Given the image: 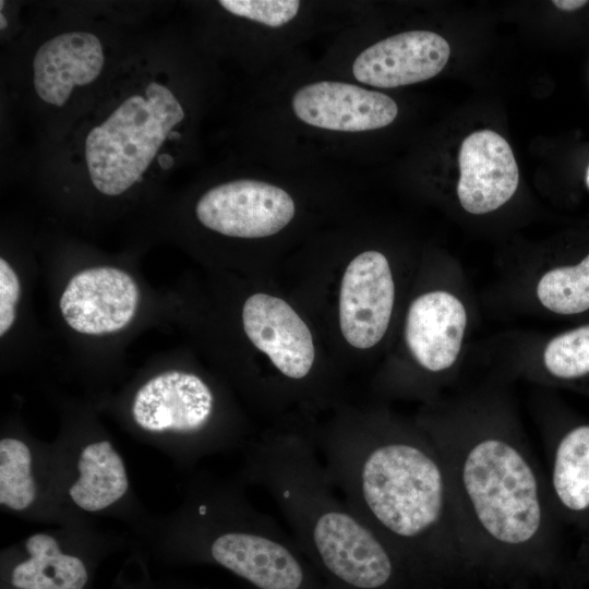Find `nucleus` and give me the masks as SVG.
<instances>
[{
    "label": "nucleus",
    "mask_w": 589,
    "mask_h": 589,
    "mask_svg": "<svg viewBox=\"0 0 589 589\" xmlns=\"http://www.w3.org/2000/svg\"><path fill=\"white\" fill-rule=\"evenodd\" d=\"M395 285L387 259L365 251L347 266L339 293V324L346 341L358 349L375 346L393 312Z\"/></svg>",
    "instance_id": "6e6552de"
},
{
    "label": "nucleus",
    "mask_w": 589,
    "mask_h": 589,
    "mask_svg": "<svg viewBox=\"0 0 589 589\" xmlns=\"http://www.w3.org/2000/svg\"><path fill=\"white\" fill-rule=\"evenodd\" d=\"M457 195L470 214H486L505 204L516 192L519 170L508 142L491 130L469 134L458 156Z\"/></svg>",
    "instance_id": "ddd939ff"
},
{
    "label": "nucleus",
    "mask_w": 589,
    "mask_h": 589,
    "mask_svg": "<svg viewBox=\"0 0 589 589\" xmlns=\"http://www.w3.org/2000/svg\"><path fill=\"white\" fill-rule=\"evenodd\" d=\"M208 555L259 589H315L293 537L268 515L245 507L209 539Z\"/></svg>",
    "instance_id": "39448f33"
},
{
    "label": "nucleus",
    "mask_w": 589,
    "mask_h": 589,
    "mask_svg": "<svg viewBox=\"0 0 589 589\" xmlns=\"http://www.w3.org/2000/svg\"><path fill=\"white\" fill-rule=\"evenodd\" d=\"M546 458L545 480L558 520L589 532V423L565 430Z\"/></svg>",
    "instance_id": "dca6fc26"
},
{
    "label": "nucleus",
    "mask_w": 589,
    "mask_h": 589,
    "mask_svg": "<svg viewBox=\"0 0 589 589\" xmlns=\"http://www.w3.org/2000/svg\"><path fill=\"white\" fill-rule=\"evenodd\" d=\"M252 479L285 517L302 553L340 589L422 587L393 548L337 494L312 437L267 435L250 460Z\"/></svg>",
    "instance_id": "7ed1b4c3"
},
{
    "label": "nucleus",
    "mask_w": 589,
    "mask_h": 589,
    "mask_svg": "<svg viewBox=\"0 0 589 589\" xmlns=\"http://www.w3.org/2000/svg\"><path fill=\"white\" fill-rule=\"evenodd\" d=\"M28 558L11 573L16 589H84L88 575L76 556L61 552L55 538L36 533L26 541Z\"/></svg>",
    "instance_id": "a211bd4d"
},
{
    "label": "nucleus",
    "mask_w": 589,
    "mask_h": 589,
    "mask_svg": "<svg viewBox=\"0 0 589 589\" xmlns=\"http://www.w3.org/2000/svg\"><path fill=\"white\" fill-rule=\"evenodd\" d=\"M543 364L560 381H576L589 375V324L552 338L543 352Z\"/></svg>",
    "instance_id": "412c9836"
},
{
    "label": "nucleus",
    "mask_w": 589,
    "mask_h": 589,
    "mask_svg": "<svg viewBox=\"0 0 589 589\" xmlns=\"http://www.w3.org/2000/svg\"><path fill=\"white\" fill-rule=\"evenodd\" d=\"M141 290L134 277L116 266L76 272L59 298V311L75 333L105 336L128 327L136 316Z\"/></svg>",
    "instance_id": "423d86ee"
},
{
    "label": "nucleus",
    "mask_w": 589,
    "mask_h": 589,
    "mask_svg": "<svg viewBox=\"0 0 589 589\" xmlns=\"http://www.w3.org/2000/svg\"><path fill=\"white\" fill-rule=\"evenodd\" d=\"M586 183H587V187L589 188V167L586 175Z\"/></svg>",
    "instance_id": "cd10ccee"
},
{
    "label": "nucleus",
    "mask_w": 589,
    "mask_h": 589,
    "mask_svg": "<svg viewBox=\"0 0 589 589\" xmlns=\"http://www.w3.org/2000/svg\"><path fill=\"white\" fill-rule=\"evenodd\" d=\"M552 3L563 11H574L588 3L586 0H554Z\"/></svg>",
    "instance_id": "b1692460"
},
{
    "label": "nucleus",
    "mask_w": 589,
    "mask_h": 589,
    "mask_svg": "<svg viewBox=\"0 0 589 589\" xmlns=\"http://www.w3.org/2000/svg\"><path fill=\"white\" fill-rule=\"evenodd\" d=\"M158 164L163 169H169L173 165V158L169 154L158 156Z\"/></svg>",
    "instance_id": "393cba45"
},
{
    "label": "nucleus",
    "mask_w": 589,
    "mask_h": 589,
    "mask_svg": "<svg viewBox=\"0 0 589 589\" xmlns=\"http://www.w3.org/2000/svg\"><path fill=\"white\" fill-rule=\"evenodd\" d=\"M450 47L430 31L404 32L364 49L352 64L357 81L380 88L432 79L446 65Z\"/></svg>",
    "instance_id": "f8f14e48"
},
{
    "label": "nucleus",
    "mask_w": 589,
    "mask_h": 589,
    "mask_svg": "<svg viewBox=\"0 0 589 589\" xmlns=\"http://www.w3.org/2000/svg\"><path fill=\"white\" fill-rule=\"evenodd\" d=\"M100 40L88 32H69L43 44L33 61L34 86L46 103L62 106L74 86L94 82L104 67Z\"/></svg>",
    "instance_id": "2eb2a0df"
},
{
    "label": "nucleus",
    "mask_w": 589,
    "mask_h": 589,
    "mask_svg": "<svg viewBox=\"0 0 589 589\" xmlns=\"http://www.w3.org/2000/svg\"><path fill=\"white\" fill-rule=\"evenodd\" d=\"M146 97L125 99L85 141V158L94 187L117 196L142 179L184 111L172 92L149 83Z\"/></svg>",
    "instance_id": "20e7f679"
},
{
    "label": "nucleus",
    "mask_w": 589,
    "mask_h": 589,
    "mask_svg": "<svg viewBox=\"0 0 589 589\" xmlns=\"http://www.w3.org/2000/svg\"><path fill=\"white\" fill-rule=\"evenodd\" d=\"M0 19H1V27H0V28L3 29V28L7 27L8 22H7V20L4 19V16H3L2 13L0 14Z\"/></svg>",
    "instance_id": "a878e982"
},
{
    "label": "nucleus",
    "mask_w": 589,
    "mask_h": 589,
    "mask_svg": "<svg viewBox=\"0 0 589 589\" xmlns=\"http://www.w3.org/2000/svg\"><path fill=\"white\" fill-rule=\"evenodd\" d=\"M215 395L199 375L171 370L148 380L136 392L132 416L149 432L196 434L211 423Z\"/></svg>",
    "instance_id": "1a4fd4ad"
},
{
    "label": "nucleus",
    "mask_w": 589,
    "mask_h": 589,
    "mask_svg": "<svg viewBox=\"0 0 589 589\" xmlns=\"http://www.w3.org/2000/svg\"><path fill=\"white\" fill-rule=\"evenodd\" d=\"M478 575L516 584L556 568L560 525L531 450L498 432H432Z\"/></svg>",
    "instance_id": "f03ea898"
},
{
    "label": "nucleus",
    "mask_w": 589,
    "mask_h": 589,
    "mask_svg": "<svg viewBox=\"0 0 589 589\" xmlns=\"http://www.w3.org/2000/svg\"><path fill=\"white\" fill-rule=\"evenodd\" d=\"M21 280L13 266L0 259V336L12 328L16 318V306L21 298Z\"/></svg>",
    "instance_id": "5701e85b"
},
{
    "label": "nucleus",
    "mask_w": 589,
    "mask_h": 589,
    "mask_svg": "<svg viewBox=\"0 0 589 589\" xmlns=\"http://www.w3.org/2000/svg\"><path fill=\"white\" fill-rule=\"evenodd\" d=\"M77 469L80 476L69 494L84 510H101L120 500L128 490L124 464L108 441L85 446Z\"/></svg>",
    "instance_id": "f3484780"
},
{
    "label": "nucleus",
    "mask_w": 589,
    "mask_h": 589,
    "mask_svg": "<svg viewBox=\"0 0 589 589\" xmlns=\"http://www.w3.org/2000/svg\"><path fill=\"white\" fill-rule=\"evenodd\" d=\"M241 317L249 340L285 377L302 381L310 374L315 358L311 332L285 300L254 293L245 300Z\"/></svg>",
    "instance_id": "9d476101"
},
{
    "label": "nucleus",
    "mask_w": 589,
    "mask_h": 589,
    "mask_svg": "<svg viewBox=\"0 0 589 589\" xmlns=\"http://www.w3.org/2000/svg\"><path fill=\"white\" fill-rule=\"evenodd\" d=\"M314 443L338 493L422 588L442 589L477 575L445 464L430 436L352 423Z\"/></svg>",
    "instance_id": "f257e3e1"
},
{
    "label": "nucleus",
    "mask_w": 589,
    "mask_h": 589,
    "mask_svg": "<svg viewBox=\"0 0 589 589\" xmlns=\"http://www.w3.org/2000/svg\"><path fill=\"white\" fill-rule=\"evenodd\" d=\"M537 296L544 308L557 314L589 310V254L577 265L546 272L538 283Z\"/></svg>",
    "instance_id": "6ab92c4d"
},
{
    "label": "nucleus",
    "mask_w": 589,
    "mask_h": 589,
    "mask_svg": "<svg viewBox=\"0 0 589 589\" xmlns=\"http://www.w3.org/2000/svg\"><path fill=\"white\" fill-rule=\"evenodd\" d=\"M466 325V309L457 297L447 291H431L410 304L405 339L421 368L442 372L457 360Z\"/></svg>",
    "instance_id": "4468645a"
},
{
    "label": "nucleus",
    "mask_w": 589,
    "mask_h": 589,
    "mask_svg": "<svg viewBox=\"0 0 589 589\" xmlns=\"http://www.w3.org/2000/svg\"><path fill=\"white\" fill-rule=\"evenodd\" d=\"M294 202L281 188L240 179L216 185L196 203L195 214L206 228L224 236L255 239L273 236L294 216Z\"/></svg>",
    "instance_id": "0eeeda50"
},
{
    "label": "nucleus",
    "mask_w": 589,
    "mask_h": 589,
    "mask_svg": "<svg viewBox=\"0 0 589 589\" xmlns=\"http://www.w3.org/2000/svg\"><path fill=\"white\" fill-rule=\"evenodd\" d=\"M169 137L170 139H178V137H180V134L178 132L171 131V133L169 134Z\"/></svg>",
    "instance_id": "bb28decb"
},
{
    "label": "nucleus",
    "mask_w": 589,
    "mask_h": 589,
    "mask_svg": "<svg viewBox=\"0 0 589 589\" xmlns=\"http://www.w3.org/2000/svg\"><path fill=\"white\" fill-rule=\"evenodd\" d=\"M32 455L16 438L0 442V504L14 510L27 508L35 500L36 486L31 473Z\"/></svg>",
    "instance_id": "aec40b11"
},
{
    "label": "nucleus",
    "mask_w": 589,
    "mask_h": 589,
    "mask_svg": "<svg viewBox=\"0 0 589 589\" xmlns=\"http://www.w3.org/2000/svg\"><path fill=\"white\" fill-rule=\"evenodd\" d=\"M219 4L233 15L269 27L287 24L300 8V1L297 0H220Z\"/></svg>",
    "instance_id": "4be33fe9"
},
{
    "label": "nucleus",
    "mask_w": 589,
    "mask_h": 589,
    "mask_svg": "<svg viewBox=\"0 0 589 589\" xmlns=\"http://www.w3.org/2000/svg\"><path fill=\"white\" fill-rule=\"evenodd\" d=\"M292 110L304 123L332 131L362 132L384 128L397 117L393 98L358 85L321 81L299 88Z\"/></svg>",
    "instance_id": "9b49d317"
}]
</instances>
